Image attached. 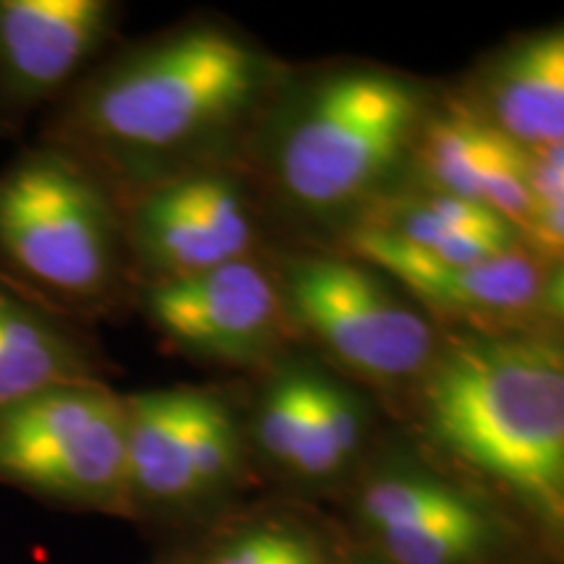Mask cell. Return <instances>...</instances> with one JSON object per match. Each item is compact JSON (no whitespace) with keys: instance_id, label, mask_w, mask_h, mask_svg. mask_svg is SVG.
Wrapping results in <instances>:
<instances>
[{"instance_id":"obj_1","label":"cell","mask_w":564,"mask_h":564,"mask_svg":"<svg viewBox=\"0 0 564 564\" xmlns=\"http://www.w3.org/2000/svg\"><path fill=\"white\" fill-rule=\"evenodd\" d=\"M285 68L243 32L192 21L91 66L63 95L45 141L123 194L217 162L262 121Z\"/></svg>"},{"instance_id":"obj_2","label":"cell","mask_w":564,"mask_h":564,"mask_svg":"<svg viewBox=\"0 0 564 564\" xmlns=\"http://www.w3.org/2000/svg\"><path fill=\"white\" fill-rule=\"evenodd\" d=\"M415 453L510 510L554 556L564 539V356L539 329H453L415 379Z\"/></svg>"},{"instance_id":"obj_3","label":"cell","mask_w":564,"mask_h":564,"mask_svg":"<svg viewBox=\"0 0 564 564\" xmlns=\"http://www.w3.org/2000/svg\"><path fill=\"white\" fill-rule=\"evenodd\" d=\"M426 87L373 63L288 74L262 121L264 178L293 215L356 225L411 173Z\"/></svg>"},{"instance_id":"obj_4","label":"cell","mask_w":564,"mask_h":564,"mask_svg":"<svg viewBox=\"0 0 564 564\" xmlns=\"http://www.w3.org/2000/svg\"><path fill=\"white\" fill-rule=\"evenodd\" d=\"M121 207L100 175L42 141L0 171V282L68 319L108 312L129 282Z\"/></svg>"},{"instance_id":"obj_5","label":"cell","mask_w":564,"mask_h":564,"mask_svg":"<svg viewBox=\"0 0 564 564\" xmlns=\"http://www.w3.org/2000/svg\"><path fill=\"white\" fill-rule=\"evenodd\" d=\"M345 512L350 544L384 564H554L510 510L419 453L366 460Z\"/></svg>"},{"instance_id":"obj_6","label":"cell","mask_w":564,"mask_h":564,"mask_svg":"<svg viewBox=\"0 0 564 564\" xmlns=\"http://www.w3.org/2000/svg\"><path fill=\"white\" fill-rule=\"evenodd\" d=\"M123 405L131 520L202 533L241 505L257 470L246 423L223 394L173 387Z\"/></svg>"},{"instance_id":"obj_7","label":"cell","mask_w":564,"mask_h":564,"mask_svg":"<svg viewBox=\"0 0 564 564\" xmlns=\"http://www.w3.org/2000/svg\"><path fill=\"white\" fill-rule=\"evenodd\" d=\"M295 337L352 379L413 387L442 333L394 282L352 253H293L272 267Z\"/></svg>"},{"instance_id":"obj_8","label":"cell","mask_w":564,"mask_h":564,"mask_svg":"<svg viewBox=\"0 0 564 564\" xmlns=\"http://www.w3.org/2000/svg\"><path fill=\"white\" fill-rule=\"evenodd\" d=\"M0 484L68 510L131 520L121 394L97 379L0 408Z\"/></svg>"},{"instance_id":"obj_9","label":"cell","mask_w":564,"mask_h":564,"mask_svg":"<svg viewBox=\"0 0 564 564\" xmlns=\"http://www.w3.org/2000/svg\"><path fill=\"white\" fill-rule=\"evenodd\" d=\"M129 264L147 282L257 257L259 202L228 162H204L116 194Z\"/></svg>"},{"instance_id":"obj_10","label":"cell","mask_w":564,"mask_h":564,"mask_svg":"<svg viewBox=\"0 0 564 564\" xmlns=\"http://www.w3.org/2000/svg\"><path fill=\"white\" fill-rule=\"evenodd\" d=\"M348 249L373 270L387 274L432 322L453 329H533L541 314L562 312V267L549 264L531 249H518L474 264H440L408 251L379 232L348 230Z\"/></svg>"},{"instance_id":"obj_11","label":"cell","mask_w":564,"mask_h":564,"mask_svg":"<svg viewBox=\"0 0 564 564\" xmlns=\"http://www.w3.org/2000/svg\"><path fill=\"white\" fill-rule=\"evenodd\" d=\"M141 306L162 340L183 356L232 369L272 361L295 337L278 278L259 257L147 282Z\"/></svg>"},{"instance_id":"obj_12","label":"cell","mask_w":564,"mask_h":564,"mask_svg":"<svg viewBox=\"0 0 564 564\" xmlns=\"http://www.w3.org/2000/svg\"><path fill=\"white\" fill-rule=\"evenodd\" d=\"M249 434L253 468L295 491L348 486L369 460L361 394L316 369H288L267 384Z\"/></svg>"},{"instance_id":"obj_13","label":"cell","mask_w":564,"mask_h":564,"mask_svg":"<svg viewBox=\"0 0 564 564\" xmlns=\"http://www.w3.org/2000/svg\"><path fill=\"white\" fill-rule=\"evenodd\" d=\"M108 0H0V131L66 95L108 47Z\"/></svg>"},{"instance_id":"obj_14","label":"cell","mask_w":564,"mask_h":564,"mask_svg":"<svg viewBox=\"0 0 564 564\" xmlns=\"http://www.w3.org/2000/svg\"><path fill=\"white\" fill-rule=\"evenodd\" d=\"M411 173L419 186L481 204L525 232L528 150L486 123L460 97L434 100L415 141Z\"/></svg>"},{"instance_id":"obj_15","label":"cell","mask_w":564,"mask_h":564,"mask_svg":"<svg viewBox=\"0 0 564 564\" xmlns=\"http://www.w3.org/2000/svg\"><path fill=\"white\" fill-rule=\"evenodd\" d=\"M460 100L514 144H564V32H528L491 53Z\"/></svg>"},{"instance_id":"obj_16","label":"cell","mask_w":564,"mask_h":564,"mask_svg":"<svg viewBox=\"0 0 564 564\" xmlns=\"http://www.w3.org/2000/svg\"><path fill=\"white\" fill-rule=\"evenodd\" d=\"M352 228L379 232L440 264H474L528 249L523 232L497 212L419 183L394 188Z\"/></svg>"},{"instance_id":"obj_17","label":"cell","mask_w":564,"mask_h":564,"mask_svg":"<svg viewBox=\"0 0 564 564\" xmlns=\"http://www.w3.org/2000/svg\"><path fill=\"white\" fill-rule=\"evenodd\" d=\"M199 564H343L350 539L303 499L236 505L196 533Z\"/></svg>"},{"instance_id":"obj_18","label":"cell","mask_w":564,"mask_h":564,"mask_svg":"<svg viewBox=\"0 0 564 564\" xmlns=\"http://www.w3.org/2000/svg\"><path fill=\"white\" fill-rule=\"evenodd\" d=\"M97 379L95 348L74 319L0 282V408L53 387Z\"/></svg>"},{"instance_id":"obj_19","label":"cell","mask_w":564,"mask_h":564,"mask_svg":"<svg viewBox=\"0 0 564 564\" xmlns=\"http://www.w3.org/2000/svg\"><path fill=\"white\" fill-rule=\"evenodd\" d=\"M525 243L549 264L562 267L564 249V150L562 144L528 150Z\"/></svg>"},{"instance_id":"obj_20","label":"cell","mask_w":564,"mask_h":564,"mask_svg":"<svg viewBox=\"0 0 564 564\" xmlns=\"http://www.w3.org/2000/svg\"><path fill=\"white\" fill-rule=\"evenodd\" d=\"M152 564H199V562H196V556L192 554V549L183 546V549H175V552L160 554Z\"/></svg>"}]
</instances>
